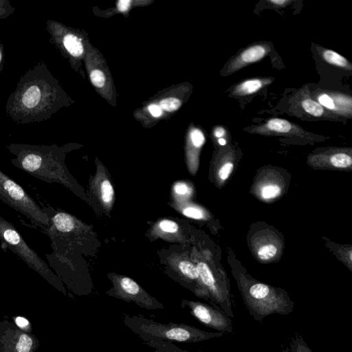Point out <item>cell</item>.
<instances>
[{"label":"cell","mask_w":352,"mask_h":352,"mask_svg":"<svg viewBox=\"0 0 352 352\" xmlns=\"http://www.w3.org/2000/svg\"><path fill=\"white\" fill-rule=\"evenodd\" d=\"M235 278L244 304L256 321L261 322L274 314L287 315L292 312L294 302L284 289L261 283L241 273L235 276Z\"/></svg>","instance_id":"cell-1"},{"label":"cell","mask_w":352,"mask_h":352,"mask_svg":"<svg viewBox=\"0 0 352 352\" xmlns=\"http://www.w3.org/2000/svg\"><path fill=\"white\" fill-rule=\"evenodd\" d=\"M124 324L145 343L166 341L194 343L222 337L221 332H209L184 323H160L142 316L123 317Z\"/></svg>","instance_id":"cell-2"},{"label":"cell","mask_w":352,"mask_h":352,"mask_svg":"<svg viewBox=\"0 0 352 352\" xmlns=\"http://www.w3.org/2000/svg\"><path fill=\"white\" fill-rule=\"evenodd\" d=\"M0 241L2 248L10 249L18 255L28 267L65 294L62 284L47 263L34 250L30 248L14 225L1 216H0Z\"/></svg>","instance_id":"cell-3"},{"label":"cell","mask_w":352,"mask_h":352,"mask_svg":"<svg viewBox=\"0 0 352 352\" xmlns=\"http://www.w3.org/2000/svg\"><path fill=\"white\" fill-rule=\"evenodd\" d=\"M0 199L25 215L45 232L50 226L47 214L29 194L11 177L0 170Z\"/></svg>","instance_id":"cell-4"},{"label":"cell","mask_w":352,"mask_h":352,"mask_svg":"<svg viewBox=\"0 0 352 352\" xmlns=\"http://www.w3.org/2000/svg\"><path fill=\"white\" fill-rule=\"evenodd\" d=\"M12 164L23 171L43 182H63L64 172L58 162L47 152L21 151Z\"/></svg>","instance_id":"cell-5"},{"label":"cell","mask_w":352,"mask_h":352,"mask_svg":"<svg viewBox=\"0 0 352 352\" xmlns=\"http://www.w3.org/2000/svg\"><path fill=\"white\" fill-rule=\"evenodd\" d=\"M181 307L204 326L221 333H232V320L221 309L199 301L183 299Z\"/></svg>","instance_id":"cell-6"},{"label":"cell","mask_w":352,"mask_h":352,"mask_svg":"<svg viewBox=\"0 0 352 352\" xmlns=\"http://www.w3.org/2000/svg\"><path fill=\"white\" fill-rule=\"evenodd\" d=\"M38 346V339L30 331L7 319L0 321V352H36Z\"/></svg>","instance_id":"cell-7"},{"label":"cell","mask_w":352,"mask_h":352,"mask_svg":"<svg viewBox=\"0 0 352 352\" xmlns=\"http://www.w3.org/2000/svg\"><path fill=\"white\" fill-rule=\"evenodd\" d=\"M115 287L108 294L127 302H133L138 307L148 310L163 309L164 306L147 294L133 279L129 277L116 278Z\"/></svg>","instance_id":"cell-8"},{"label":"cell","mask_w":352,"mask_h":352,"mask_svg":"<svg viewBox=\"0 0 352 352\" xmlns=\"http://www.w3.org/2000/svg\"><path fill=\"white\" fill-rule=\"evenodd\" d=\"M309 164L314 167L346 169L351 167L352 158L346 151L336 149L310 155Z\"/></svg>","instance_id":"cell-9"},{"label":"cell","mask_w":352,"mask_h":352,"mask_svg":"<svg viewBox=\"0 0 352 352\" xmlns=\"http://www.w3.org/2000/svg\"><path fill=\"white\" fill-rule=\"evenodd\" d=\"M251 132L262 135H281L299 137H307L309 135V133L299 126L280 118L270 119L263 124L255 126Z\"/></svg>","instance_id":"cell-10"},{"label":"cell","mask_w":352,"mask_h":352,"mask_svg":"<svg viewBox=\"0 0 352 352\" xmlns=\"http://www.w3.org/2000/svg\"><path fill=\"white\" fill-rule=\"evenodd\" d=\"M270 52V46L266 43L251 45L236 56L228 64L225 74H232L239 69L261 60Z\"/></svg>","instance_id":"cell-11"},{"label":"cell","mask_w":352,"mask_h":352,"mask_svg":"<svg viewBox=\"0 0 352 352\" xmlns=\"http://www.w3.org/2000/svg\"><path fill=\"white\" fill-rule=\"evenodd\" d=\"M272 81V80L270 78L246 80L238 84L233 89L232 94L239 96L250 95L258 91L264 86L271 83Z\"/></svg>","instance_id":"cell-12"},{"label":"cell","mask_w":352,"mask_h":352,"mask_svg":"<svg viewBox=\"0 0 352 352\" xmlns=\"http://www.w3.org/2000/svg\"><path fill=\"white\" fill-rule=\"evenodd\" d=\"M279 248L274 241H264L257 245L255 252L258 258L263 261L273 259L278 253Z\"/></svg>","instance_id":"cell-13"},{"label":"cell","mask_w":352,"mask_h":352,"mask_svg":"<svg viewBox=\"0 0 352 352\" xmlns=\"http://www.w3.org/2000/svg\"><path fill=\"white\" fill-rule=\"evenodd\" d=\"M282 191V188L278 182L267 180L261 182L258 188L259 197L265 201H270L278 197Z\"/></svg>","instance_id":"cell-14"},{"label":"cell","mask_w":352,"mask_h":352,"mask_svg":"<svg viewBox=\"0 0 352 352\" xmlns=\"http://www.w3.org/2000/svg\"><path fill=\"white\" fill-rule=\"evenodd\" d=\"M320 54L324 60L331 65L349 71L352 69V65L347 59L331 50L323 49Z\"/></svg>","instance_id":"cell-15"},{"label":"cell","mask_w":352,"mask_h":352,"mask_svg":"<svg viewBox=\"0 0 352 352\" xmlns=\"http://www.w3.org/2000/svg\"><path fill=\"white\" fill-rule=\"evenodd\" d=\"M279 352H314L306 344L302 336L296 333L291 339L289 345L283 348Z\"/></svg>","instance_id":"cell-16"},{"label":"cell","mask_w":352,"mask_h":352,"mask_svg":"<svg viewBox=\"0 0 352 352\" xmlns=\"http://www.w3.org/2000/svg\"><path fill=\"white\" fill-rule=\"evenodd\" d=\"M41 91L37 86L30 87L23 94L22 102L28 109L35 107L41 99Z\"/></svg>","instance_id":"cell-17"},{"label":"cell","mask_w":352,"mask_h":352,"mask_svg":"<svg viewBox=\"0 0 352 352\" xmlns=\"http://www.w3.org/2000/svg\"><path fill=\"white\" fill-rule=\"evenodd\" d=\"M63 44L74 56H79L83 52V47L80 39L73 34H67L63 38Z\"/></svg>","instance_id":"cell-18"},{"label":"cell","mask_w":352,"mask_h":352,"mask_svg":"<svg viewBox=\"0 0 352 352\" xmlns=\"http://www.w3.org/2000/svg\"><path fill=\"white\" fill-rule=\"evenodd\" d=\"M184 277L192 282L200 281L197 266L188 261H182L178 265Z\"/></svg>","instance_id":"cell-19"},{"label":"cell","mask_w":352,"mask_h":352,"mask_svg":"<svg viewBox=\"0 0 352 352\" xmlns=\"http://www.w3.org/2000/svg\"><path fill=\"white\" fill-rule=\"evenodd\" d=\"M146 344L154 349V352H189L183 350L171 342L152 341L146 342Z\"/></svg>","instance_id":"cell-20"},{"label":"cell","mask_w":352,"mask_h":352,"mask_svg":"<svg viewBox=\"0 0 352 352\" xmlns=\"http://www.w3.org/2000/svg\"><path fill=\"white\" fill-rule=\"evenodd\" d=\"M303 109L315 117L322 116L324 113L322 106L311 98H306L301 102Z\"/></svg>","instance_id":"cell-21"},{"label":"cell","mask_w":352,"mask_h":352,"mask_svg":"<svg viewBox=\"0 0 352 352\" xmlns=\"http://www.w3.org/2000/svg\"><path fill=\"white\" fill-rule=\"evenodd\" d=\"M101 198L107 204L111 201L113 196V189L111 184L108 179L104 180L100 186Z\"/></svg>","instance_id":"cell-22"},{"label":"cell","mask_w":352,"mask_h":352,"mask_svg":"<svg viewBox=\"0 0 352 352\" xmlns=\"http://www.w3.org/2000/svg\"><path fill=\"white\" fill-rule=\"evenodd\" d=\"M234 168V164L232 162L227 161L220 166L218 170L217 175L219 179L224 182L227 180L230 176Z\"/></svg>","instance_id":"cell-23"},{"label":"cell","mask_w":352,"mask_h":352,"mask_svg":"<svg viewBox=\"0 0 352 352\" xmlns=\"http://www.w3.org/2000/svg\"><path fill=\"white\" fill-rule=\"evenodd\" d=\"M180 106V100L175 98H166L160 102V107L167 111H175L179 109Z\"/></svg>","instance_id":"cell-24"},{"label":"cell","mask_w":352,"mask_h":352,"mask_svg":"<svg viewBox=\"0 0 352 352\" xmlns=\"http://www.w3.org/2000/svg\"><path fill=\"white\" fill-rule=\"evenodd\" d=\"M190 139L192 144L196 148H200L205 142L203 133L197 129H194L190 132Z\"/></svg>","instance_id":"cell-25"},{"label":"cell","mask_w":352,"mask_h":352,"mask_svg":"<svg viewBox=\"0 0 352 352\" xmlns=\"http://www.w3.org/2000/svg\"><path fill=\"white\" fill-rule=\"evenodd\" d=\"M183 214L189 218L195 219H201L204 218L203 210L197 207H187L183 210Z\"/></svg>","instance_id":"cell-26"},{"label":"cell","mask_w":352,"mask_h":352,"mask_svg":"<svg viewBox=\"0 0 352 352\" xmlns=\"http://www.w3.org/2000/svg\"><path fill=\"white\" fill-rule=\"evenodd\" d=\"M91 80L96 87H102L105 82L104 74L99 69L92 71L90 74Z\"/></svg>","instance_id":"cell-27"},{"label":"cell","mask_w":352,"mask_h":352,"mask_svg":"<svg viewBox=\"0 0 352 352\" xmlns=\"http://www.w3.org/2000/svg\"><path fill=\"white\" fill-rule=\"evenodd\" d=\"M160 228L162 230L165 232L174 233L178 230V225L173 221L170 220H162L160 221Z\"/></svg>","instance_id":"cell-28"},{"label":"cell","mask_w":352,"mask_h":352,"mask_svg":"<svg viewBox=\"0 0 352 352\" xmlns=\"http://www.w3.org/2000/svg\"><path fill=\"white\" fill-rule=\"evenodd\" d=\"M318 100L320 105L329 109H336V108L333 98L327 94H320Z\"/></svg>","instance_id":"cell-29"},{"label":"cell","mask_w":352,"mask_h":352,"mask_svg":"<svg viewBox=\"0 0 352 352\" xmlns=\"http://www.w3.org/2000/svg\"><path fill=\"white\" fill-rule=\"evenodd\" d=\"M14 322L19 327L24 330L30 331V330H29L30 324L29 321L26 318L19 316L16 317L14 319Z\"/></svg>","instance_id":"cell-30"},{"label":"cell","mask_w":352,"mask_h":352,"mask_svg":"<svg viewBox=\"0 0 352 352\" xmlns=\"http://www.w3.org/2000/svg\"><path fill=\"white\" fill-rule=\"evenodd\" d=\"M174 190L178 195H186L188 192V187L186 184L179 182L174 186Z\"/></svg>","instance_id":"cell-31"},{"label":"cell","mask_w":352,"mask_h":352,"mask_svg":"<svg viewBox=\"0 0 352 352\" xmlns=\"http://www.w3.org/2000/svg\"><path fill=\"white\" fill-rule=\"evenodd\" d=\"M148 109L153 117H160L162 113V108L157 104H151L148 106Z\"/></svg>","instance_id":"cell-32"},{"label":"cell","mask_w":352,"mask_h":352,"mask_svg":"<svg viewBox=\"0 0 352 352\" xmlns=\"http://www.w3.org/2000/svg\"><path fill=\"white\" fill-rule=\"evenodd\" d=\"M130 0H120L118 2V8L121 12L126 11L130 6Z\"/></svg>","instance_id":"cell-33"},{"label":"cell","mask_w":352,"mask_h":352,"mask_svg":"<svg viewBox=\"0 0 352 352\" xmlns=\"http://www.w3.org/2000/svg\"><path fill=\"white\" fill-rule=\"evenodd\" d=\"M267 1L271 4L278 6H285L291 2L290 1L288 0H270Z\"/></svg>","instance_id":"cell-34"},{"label":"cell","mask_w":352,"mask_h":352,"mask_svg":"<svg viewBox=\"0 0 352 352\" xmlns=\"http://www.w3.org/2000/svg\"><path fill=\"white\" fill-rule=\"evenodd\" d=\"M225 129L222 127H217L215 129L214 131V134L216 138H222V137L225 135Z\"/></svg>","instance_id":"cell-35"},{"label":"cell","mask_w":352,"mask_h":352,"mask_svg":"<svg viewBox=\"0 0 352 352\" xmlns=\"http://www.w3.org/2000/svg\"><path fill=\"white\" fill-rule=\"evenodd\" d=\"M218 142H219V144L221 146H224L226 144V140L224 138H219L218 140Z\"/></svg>","instance_id":"cell-36"},{"label":"cell","mask_w":352,"mask_h":352,"mask_svg":"<svg viewBox=\"0 0 352 352\" xmlns=\"http://www.w3.org/2000/svg\"><path fill=\"white\" fill-rule=\"evenodd\" d=\"M0 60H1V53H0Z\"/></svg>","instance_id":"cell-37"}]
</instances>
